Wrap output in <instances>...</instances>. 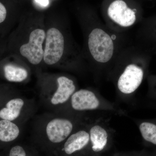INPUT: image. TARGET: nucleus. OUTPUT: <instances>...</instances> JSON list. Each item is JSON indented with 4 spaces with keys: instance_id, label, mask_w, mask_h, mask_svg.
I'll return each instance as SVG.
<instances>
[{
    "instance_id": "12",
    "label": "nucleus",
    "mask_w": 156,
    "mask_h": 156,
    "mask_svg": "<svg viewBox=\"0 0 156 156\" xmlns=\"http://www.w3.org/2000/svg\"><path fill=\"white\" fill-rule=\"evenodd\" d=\"M24 105V101L16 98L9 101L6 107L0 110V118L2 119L13 121L20 115Z\"/></svg>"
},
{
    "instance_id": "11",
    "label": "nucleus",
    "mask_w": 156,
    "mask_h": 156,
    "mask_svg": "<svg viewBox=\"0 0 156 156\" xmlns=\"http://www.w3.org/2000/svg\"><path fill=\"white\" fill-rule=\"evenodd\" d=\"M2 62L3 74L7 80L10 82L20 83L28 76V72L25 69L16 65L8 60Z\"/></svg>"
},
{
    "instance_id": "10",
    "label": "nucleus",
    "mask_w": 156,
    "mask_h": 156,
    "mask_svg": "<svg viewBox=\"0 0 156 156\" xmlns=\"http://www.w3.org/2000/svg\"><path fill=\"white\" fill-rule=\"evenodd\" d=\"M108 133L106 128L101 124H95L90 128V141L94 152H99L105 147L108 141Z\"/></svg>"
},
{
    "instance_id": "19",
    "label": "nucleus",
    "mask_w": 156,
    "mask_h": 156,
    "mask_svg": "<svg viewBox=\"0 0 156 156\" xmlns=\"http://www.w3.org/2000/svg\"><path fill=\"white\" fill-rule=\"evenodd\" d=\"M35 1L39 5L44 7H46L49 5V0H35Z\"/></svg>"
},
{
    "instance_id": "20",
    "label": "nucleus",
    "mask_w": 156,
    "mask_h": 156,
    "mask_svg": "<svg viewBox=\"0 0 156 156\" xmlns=\"http://www.w3.org/2000/svg\"><path fill=\"white\" fill-rule=\"evenodd\" d=\"M2 43H1V41H0V59H1V55H2V53L3 52V45H2Z\"/></svg>"
},
{
    "instance_id": "5",
    "label": "nucleus",
    "mask_w": 156,
    "mask_h": 156,
    "mask_svg": "<svg viewBox=\"0 0 156 156\" xmlns=\"http://www.w3.org/2000/svg\"><path fill=\"white\" fill-rule=\"evenodd\" d=\"M46 36V33L44 30L36 29L30 33L28 42L20 48V53L31 64L37 65L43 60L44 54L43 44Z\"/></svg>"
},
{
    "instance_id": "16",
    "label": "nucleus",
    "mask_w": 156,
    "mask_h": 156,
    "mask_svg": "<svg viewBox=\"0 0 156 156\" xmlns=\"http://www.w3.org/2000/svg\"><path fill=\"white\" fill-rule=\"evenodd\" d=\"M9 9L5 2L0 0V35L9 28Z\"/></svg>"
},
{
    "instance_id": "18",
    "label": "nucleus",
    "mask_w": 156,
    "mask_h": 156,
    "mask_svg": "<svg viewBox=\"0 0 156 156\" xmlns=\"http://www.w3.org/2000/svg\"><path fill=\"white\" fill-rule=\"evenodd\" d=\"M9 156H26V153L22 147L15 146L11 149Z\"/></svg>"
},
{
    "instance_id": "15",
    "label": "nucleus",
    "mask_w": 156,
    "mask_h": 156,
    "mask_svg": "<svg viewBox=\"0 0 156 156\" xmlns=\"http://www.w3.org/2000/svg\"><path fill=\"white\" fill-rule=\"evenodd\" d=\"M139 129L145 141L156 145V119L141 121L139 124Z\"/></svg>"
},
{
    "instance_id": "7",
    "label": "nucleus",
    "mask_w": 156,
    "mask_h": 156,
    "mask_svg": "<svg viewBox=\"0 0 156 156\" xmlns=\"http://www.w3.org/2000/svg\"><path fill=\"white\" fill-rule=\"evenodd\" d=\"M73 124L70 120L63 118H55L47 124L46 133L50 142L60 143L64 141L71 134Z\"/></svg>"
},
{
    "instance_id": "22",
    "label": "nucleus",
    "mask_w": 156,
    "mask_h": 156,
    "mask_svg": "<svg viewBox=\"0 0 156 156\" xmlns=\"http://www.w3.org/2000/svg\"><path fill=\"white\" fill-rule=\"evenodd\" d=\"M154 1H156V0H154Z\"/></svg>"
},
{
    "instance_id": "2",
    "label": "nucleus",
    "mask_w": 156,
    "mask_h": 156,
    "mask_svg": "<svg viewBox=\"0 0 156 156\" xmlns=\"http://www.w3.org/2000/svg\"><path fill=\"white\" fill-rule=\"evenodd\" d=\"M150 60L149 55L139 48H123L113 64L118 70L116 86L120 93L129 95L136 92L147 74Z\"/></svg>"
},
{
    "instance_id": "14",
    "label": "nucleus",
    "mask_w": 156,
    "mask_h": 156,
    "mask_svg": "<svg viewBox=\"0 0 156 156\" xmlns=\"http://www.w3.org/2000/svg\"><path fill=\"white\" fill-rule=\"evenodd\" d=\"M18 126L11 122L6 120L0 121V140L8 142L16 139L20 134Z\"/></svg>"
},
{
    "instance_id": "6",
    "label": "nucleus",
    "mask_w": 156,
    "mask_h": 156,
    "mask_svg": "<svg viewBox=\"0 0 156 156\" xmlns=\"http://www.w3.org/2000/svg\"><path fill=\"white\" fill-rule=\"evenodd\" d=\"M70 101L72 108L77 111L113 109L110 105L105 104L95 92L88 89L76 91L71 97Z\"/></svg>"
},
{
    "instance_id": "21",
    "label": "nucleus",
    "mask_w": 156,
    "mask_h": 156,
    "mask_svg": "<svg viewBox=\"0 0 156 156\" xmlns=\"http://www.w3.org/2000/svg\"><path fill=\"white\" fill-rule=\"evenodd\" d=\"M138 1H140H140H142L143 0H138Z\"/></svg>"
},
{
    "instance_id": "4",
    "label": "nucleus",
    "mask_w": 156,
    "mask_h": 156,
    "mask_svg": "<svg viewBox=\"0 0 156 156\" xmlns=\"http://www.w3.org/2000/svg\"><path fill=\"white\" fill-rule=\"evenodd\" d=\"M44 59L46 64L53 65L60 61L64 53L65 41L63 35L57 28H50L46 33Z\"/></svg>"
},
{
    "instance_id": "13",
    "label": "nucleus",
    "mask_w": 156,
    "mask_h": 156,
    "mask_svg": "<svg viewBox=\"0 0 156 156\" xmlns=\"http://www.w3.org/2000/svg\"><path fill=\"white\" fill-rule=\"evenodd\" d=\"M144 23L137 35L156 50V16L144 20Z\"/></svg>"
},
{
    "instance_id": "1",
    "label": "nucleus",
    "mask_w": 156,
    "mask_h": 156,
    "mask_svg": "<svg viewBox=\"0 0 156 156\" xmlns=\"http://www.w3.org/2000/svg\"><path fill=\"white\" fill-rule=\"evenodd\" d=\"M89 21L87 44L89 57L99 67L113 64L119 53L126 47L123 44V34L110 30L94 9L89 11Z\"/></svg>"
},
{
    "instance_id": "8",
    "label": "nucleus",
    "mask_w": 156,
    "mask_h": 156,
    "mask_svg": "<svg viewBox=\"0 0 156 156\" xmlns=\"http://www.w3.org/2000/svg\"><path fill=\"white\" fill-rule=\"evenodd\" d=\"M58 88L52 96L51 103L53 105L62 104L69 100L76 91V86L71 79L61 76L57 79Z\"/></svg>"
},
{
    "instance_id": "9",
    "label": "nucleus",
    "mask_w": 156,
    "mask_h": 156,
    "mask_svg": "<svg viewBox=\"0 0 156 156\" xmlns=\"http://www.w3.org/2000/svg\"><path fill=\"white\" fill-rule=\"evenodd\" d=\"M90 141L89 132L80 130L70 134L65 143L64 151L69 155L83 149Z\"/></svg>"
},
{
    "instance_id": "17",
    "label": "nucleus",
    "mask_w": 156,
    "mask_h": 156,
    "mask_svg": "<svg viewBox=\"0 0 156 156\" xmlns=\"http://www.w3.org/2000/svg\"><path fill=\"white\" fill-rule=\"evenodd\" d=\"M148 95L153 99H156V75L148 76Z\"/></svg>"
},
{
    "instance_id": "3",
    "label": "nucleus",
    "mask_w": 156,
    "mask_h": 156,
    "mask_svg": "<svg viewBox=\"0 0 156 156\" xmlns=\"http://www.w3.org/2000/svg\"><path fill=\"white\" fill-rule=\"evenodd\" d=\"M101 11L105 24L110 30L123 34L143 18V9L138 0H103Z\"/></svg>"
}]
</instances>
